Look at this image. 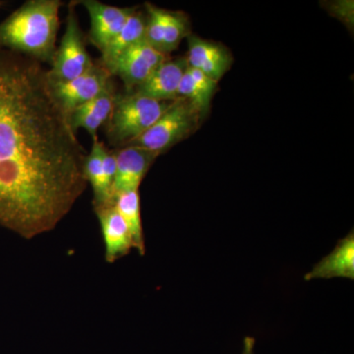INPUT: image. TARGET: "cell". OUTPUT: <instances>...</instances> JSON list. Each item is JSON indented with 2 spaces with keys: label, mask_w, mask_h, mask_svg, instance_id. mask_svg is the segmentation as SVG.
I'll return each mask as SVG.
<instances>
[{
  "label": "cell",
  "mask_w": 354,
  "mask_h": 354,
  "mask_svg": "<svg viewBox=\"0 0 354 354\" xmlns=\"http://www.w3.org/2000/svg\"><path fill=\"white\" fill-rule=\"evenodd\" d=\"M43 64L0 50V225L50 232L87 188L85 150Z\"/></svg>",
  "instance_id": "6da1fadb"
},
{
  "label": "cell",
  "mask_w": 354,
  "mask_h": 354,
  "mask_svg": "<svg viewBox=\"0 0 354 354\" xmlns=\"http://www.w3.org/2000/svg\"><path fill=\"white\" fill-rule=\"evenodd\" d=\"M59 0H30L0 23V50L53 64L59 29Z\"/></svg>",
  "instance_id": "7a4b0ae2"
},
{
  "label": "cell",
  "mask_w": 354,
  "mask_h": 354,
  "mask_svg": "<svg viewBox=\"0 0 354 354\" xmlns=\"http://www.w3.org/2000/svg\"><path fill=\"white\" fill-rule=\"evenodd\" d=\"M174 101H158L137 93L115 95L106 122L109 141L127 146L155 124Z\"/></svg>",
  "instance_id": "3957f363"
},
{
  "label": "cell",
  "mask_w": 354,
  "mask_h": 354,
  "mask_svg": "<svg viewBox=\"0 0 354 354\" xmlns=\"http://www.w3.org/2000/svg\"><path fill=\"white\" fill-rule=\"evenodd\" d=\"M199 113L183 97L172 102L169 109L146 132L127 146H137L162 153L187 137L194 129Z\"/></svg>",
  "instance_id": "277c9868"
},
{
  "label": "cell",
  "mask_w": 354,
  "mask_h": 354,
  "mask_svg": "<svg viewBox=\"0 0 354 354\" xmlns=\"http://www.w3.org/2000/svg\"><path fill=\"white\" fill-rule=\"evenodd\" d=\"M92 64L75 11L73 6H70L66 30L55 53L51 69L48 71V77L55 82L70 81L80 76Z\"/></svg>",
  "instance_id": "5b68a950"
},
{
  "label": "cell",
  "mask_w": 354,
  "mask_h": 354,
  "mask_svg": "<svg viewBox=\"0 0 354 354\" xmlns=\"http://www.w3.org/2000/svg\"><path fill=\"white\" fill-rule=\"evenodd\" d=\"M111 76L100 60L93 62L84 73L72 80L55 82L50 79V87L62 108L70 114L78 106L113 88Z\"/></svg>",
  "instance_id": "8992f818"
},
{
  "label": "cell",
  "mask_w": 354,
  "mask_h": 354,
  "mask_svg": "<svg viewBox=\"0 0 354 354\" xmlns=\"http://www.w3.org/2000/svg\"><path fill=\"white\" fill-rule=\"evenodd\" d=\"M167 59V55L143 41L122 53L109 67V71L111 75L120 77L127 93H131Z\"/></svg>",
  "instance_id": "52a82bcc"
},
{
  "label": "cell",
  "mask_w": 354,
  "mask_h": 354,
  "mask_svg": "<svg viewBox=\"0 0 354 354\" xmlns=\"http://www.w3.org/2000/svg\"><path fill=\"white\" fill-rule=\"evenodd\" d=\"M94 209L101 225L104 260L109 264H113L134 249L131 234L113 202L94 207Z\"/></svg>",
  "instance_id": "ba28073f"
},
{
  "label": "cell",
  "mask_w": 354,
  "mask_h": 354,
  "mask_svg": "<svg viewBox=\"0 0 354 354\" xmlns=\"http://www.w3.org/2000/svg\"><path fill=\"white\" fill-rule=\"evenodd\" d=\"M81 3L90 15L91 41L101 53L120 34L135 11L134 8L111 6L97 0H84Z\"/></svg>",
  "instance_id": "9c48e42d"
},
{
  "label": "cell",
  "mask_w": 354,
  "mask_h": 354,
  "mask_svg": "<svg viewBox=\"0 0 354 354\" xmlns=\"http://www.w3.org/2000/svg\"><path fill=\"white\" fill-rule=\"evenodd\" d=\"M158 155L160 153L137 146H125L115 152L113 197L118 193L139 190L140 184Z\"/></svg>",
  "instance_id": "30bf717a"
},
{
  "label": "cell",
  "mask_w": 354,
  "mask_h": 354,
  "mask_svg": "<svg viewBox=\"0 0 354 354\" xmlns=\"http://www.w3.org/2000/svg\"><path fill=\"white\" fill-rule=\"evenodd\" d=\"M185 58L164 62L152 75L131 93L146 95L158 101H174L178 99V88L187 69Z\"/></svg>",
  "instance_id": "8fae6325"
},
{
  "label": "cell",
  "mask_w": 354,
  "mask_h": 354,
  "mask_svg": "<svg viewBox=\"0 0 354 354\" xmlns=\"http://www.w3.org/2000/svg\"><path fill=\"white\" fill-rule=\"evenodd\" d=\"M189 68L196 69L218 82L230 68L232 58L220 44L190 37L185 58Z\"/></svg>",
  "instance_id": "7c38bea8"
},
{
  "label": "cell",
  "mask_w": 354,
  "mask_h": 354,
  "mask_svg": "<svg viewBox=\"0 0 354 354\" xmlns=\"http://www.w3.org/2000/svg\"><path fill=\"white\" fill-rule=\"evenodd\" d=\"M333 278L354 279L353 230L339 241L334 250L314 266L313 269L304 277L305 281Z\"/></svg>",
  "instance_id": "4fadbf2b"
},
{
  "label": "cell",
  "mask_w": 354,
  "mask_h": 354,
  "mask_svg": "<svg viewBox=\"0 0 354 354\" xmlns=\"http://www.w3.org/2000/svg\"><path fill=\"white\" fill-rule=\"evenodd\" d=\"M114 97L115 94L113 87L74 109L70 113V122L73 129L76 131L78 128H84L93 139L97 138V130L108 122L111 116Z\"/></svg>",
  "instance_id": "5bb4252c"
},
{
  "label": "cell",
  "mask_w": 354,
  "mask_h": 354,
  "mask_svg": "<svg viewBox=\"0 0 354 354\" xmlns=\"http://www.w3.org/2000/svg\"><path fill=\"white\" fill-rule=\"evenodd\" d=\"M147 18L142 13L134 12L127 20L115 39L102 51L101 62L109 70L122 53L135 44L145 41Z\"/></svg>",
  "instance_id": "9a60e30c"
},
{
  "label": "cell",
  "mask_w": 354,
  "mask_h": 354,
  "mask_svg": "<svg viewBox=\"0 0 354 354\" xmlns=\"http://www.w3.org/2000/svg\"><path fill=\"white\" fill-rule=\"evenodd\" d=\"M113 205L129 228L134 249L138 251L140 255H145V237L142 225L139 190L127 191L114 195Z\"/></svg>",
  "instance_id": "2e32d148"
},
{
  "label": "cell",
  "mask_w": 354,
  "mask_h": 354,
  "mask_svg": "<svg viewBox=\"0 0 354 354\" xmlns=\"http://www.w3.org/2000/svg\"><path fill=\"white\" fill-rule=\"evenodd\" d=\"M104 146L99 139H93V147L91 153L85 160L84 172H85L86 180L92 186L94 191V207L113 203V200L106 189L102 174V152Z\"/></svg>",
  "instance_id": "e0dca14e"
},
{
  "label": "cell",
  "mask_w": 354,
  "mask_h": 354,
  "mask_svg": "<svg viewBox=\"0 0 354 354\" xmlns=\"http://www.w3.org/2000/svg\"><path fill=\"white\" fill-rule=\"evenodd\" d=\"M146 7L148 17L146 22L145 41L156 50L162 51L167 11L150 3H147Z\"/></svg>",
  "instance_id": "ac0fdd59"
},
{
  "label": "cell",
  "mask_w": 354,
  "mask_h": 354,
  "mask_svg": "<svg viewBox=\"0 0 354 354\" xmlns=\"http://www.w3.org/2000/svg\"><path fill=\"white\" fill-rule=\"evenodd\" d=\"M187 31L185 18L180 14L167 11L162 53L169 55L172 50H176L184 37L187 35Z\"/></svg>",
  "instance_id": "d6986e66"
},
{
  "label": "cell",
  "mask_w": 354,
  "mask_h": 354,
  "mask_svg": "<svg viewBox=\"0 0 354 354\" xmlns=\"http://www.w3.org/2000/svg\"><path fill=\"white\" fill-rule=\"evenodd\" d=\"M102 174H104V181L106 189L113 200V183L116 174V158L115 152H111L104 147L102 152Z\"/></svg>",
  "instance_id": "ffe728a7"
},
{
  "label": "cell",
  "mask_w": 354,
  "mask_h": 354,
  "mask_svg": "<svg viewBox=\"0 0 354 354\" xmlns=\"http://www.w3.org/2000/svg\"><path fill=\"white\" fill-rule=\"evenodd\" d=\"M244 346L242 354H254V348H255L256 341L252 337H246L244 339Z\"/></svg>",
  "instance_id": "44dd1931"
},
{
  "label": "cell",
  "mask_w": 354,
  "mask_h": 354,
  "mask_svg": "<svg viewBox=\"0 0 354 354\" xmlns=\"http://www.w3.org/2000/svg\"><path fill=\"white\" fill-rule=\"evenodd\" d=\"M0 6H1V2H0Z\"/></svg>",
  "instance_id": "7402d4cb"
}]
</instances>
